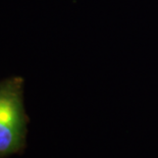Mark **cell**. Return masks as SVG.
Here are the masks:
<instances>
[{
    "instance_id": "6da1fadb",
    "label": "cell",
    "mask_w": 158,
    "mask_h": 158,
    "mask_svg": "<svg viewBox=\"0 0 158 158\" xmlns=\"http://www.w3.org/2000/svg\"><path fill=\"white\" fill-rule=\"evenodd\" d=\"M29 122L23 105V80L12 77L0 82V158L25 151Z\"/></svg>"
}]
</instances>
